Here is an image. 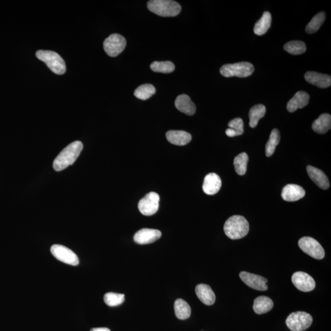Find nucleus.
<instances>
[{
  "label": "nucleus",
  "mask_w": 331,
  "mask_h": 331,
  "mask_svg": "<svg viewBox=\"0 0 331 331\" xmlns=\"http://www.w3.org/2000/svg\"><path fill=\"white\" fill-rule=\"evenodd\" d=\"M150 11L161 17H174L181 11V6L171 0H151L148 3Z\"/></svg>",
  "instance_id": "obj_3"
},
{
  "label": "nucleus",
  "mask_w": 331,
  "mask_h": 331,
  "mask_svg": "<svg viewBox=\"0 0 331 331\" xmlns=\"http://www.w3.org/2000/svg\"><path fill=\"white\" fill-rule=\"evenodd\" d=\"M126 45L125 38L119 34H112L104 40L103 47L108 56L115 57L125 49Z\"/></svg>",
  "instance_id": "obj_8"
},
{
  "label": "nucleus",
  "mask_w": 331,
  "mask_h": 331,
  "mask_svg": "<svg viewBox=\"0 0 331 331\" xmlns=\"http://www.w3.org/2000/svg\"><path fill=\"white\" fill-rule=\"evenodd\" d=\"M156 93V89L154 85L151 84H144L140 85L135 91V96L141 100H147L151 98Z\"/></svg>",
  "instance_id": "obj_29"
},
{
  "label": "nucleus",
  "mask_w": 331,
  "mask_h": 331,
  "mask_svg": "<svg viewBox=\"0 0 331 331\" xmlns=\"http://www.w3.org/2000/svg\"><path fill=\"white\" fill-rule=\"evenodd\" d=\"M304 77L308 83L319 88H328L331 85V77L329 75L308 71L305 73Z\"/></svg>",
  "instance_id": "obj_16"
},
{
  "label": "nucleus",
  "mask_w": 331,
  "mask_h": 331,
  "mask_svg": "<svg viewBox=\"0 0 331 331\" xmlns=\"http://www.w3.org/2000/svg\"><path fill=\"white\" fill-rule=\"evenodd\" d=\"M271 22L272 15L270 12L267 11L264 12L262 18L254 25V33L259 36L265 34L269 29Z\"/></svg>",
  "instance_id": "obj_24"
},
{
  "label": "nucleus",
  "mask_w": 331,
  "mask_h": 331,
  "mask_svg": "<svg viewBox=\"0 0 331 331\" xmlns=\"http://www.w3.org/2000/svg\"><path fill=\"white\" fill-rule=\"evenodd\" d=\"M36 56L56 74L61 75L66 72L65 62L59 53L53 51L40 50L37 51Z\"/></svg>",
  "instance_id": "obj_4"
},
{
  "label": "nucleus",
  "mask_w": 331,
  "mask_h": 331,
  "mask_svg": "<svg viewBox=\"0 0 331 331\" xmlns=\"http://www.w3.org/2000/svg\"><path fill=\"white\" fill-rule=\"evenodd\" d=\"M310 96L307 92L299 91L295 96L288 101L287 110L289 113H294L298 109H302L309 103Z\"/></svg>",
  "instance_id": "obj_17"
},
{
  "label": "nucleus",
  "mask_w": 331,
  "mask_h": 331,
  "mask_svg": "<svg viewBox=\"0 0 331 331\" xmlns=\"http://www.w3.org/2000/svg\"><path fill=\"white\" fill-rule=\"evenodd\" d=\"M51 253L57 260L72 266L79 265V260L77 255L69 248L62 245H53L50 248Z\"/></svg>",
  "instance_id": "obj_10"
},
{
  "label": "nucleus",
  "mask_w": 331,
  "mask_h": 331,
  "mask_svg": "<svg viewBox=\"0 0 331 331\" xmlns=\"http://www.w3.org/2000/svg\"><path fill=\"white\" fill-rule=\"evenodd\" d=\"M326 19V14L324 12H318V14L311 19V20L305 28V30L309 34L316 33L319 30L321 25L324 23Z\"/></svg>",
  "instance_id": "obj_27"
},
{
  "label": "nucleus",
  "mask_w": 331,
  "mask_h": 331,
  "mask_svg": "<svg viewBox=\"0 0 331 331\" xmlns=\"http://www.w3.org/2000/svg\"><path fill=\"white\" fill-rule=\"evenodd\" d=\"M291 281L299 291L309 292L314 290L316 286L314 279L304 272H297L292 275Z\"/></svg>",
  "instance_id": "obj_11"
},
{
  "label": "nucleus",
  "mask_w": 331,
  "mask_h": 331,
  "mask_svg": "<svg viewBox=\"0 0 331 331\" xmlns=\"http://www.w3.org/2000/svg\"><path fill=\"white\" fill-rule=\"evenodd\" d=\"M228 126L230 128L233 130L235 136L242 135L244 133V122L241 118H235L231 120L228 123Z\"/></svg>",
  "instance_id": "obj_34"
},
{
  "label": "nucleus",
  "mask_w": 331,
  "mask_h": 331,
  "mask_svg": "<svg viewBox=\"0 0 331 331\" xmlns=\"http://www.w3.org/2000/svg\"><path fill=\"white\" fill-rule=\"evenodd\" d=\"M254 66L249 62H240L226 64L222 66L220 73L225 78H247L254 72Z\"/></svg>",
  "instance_id": "obj_5"
},
{
  "label": "nucleus",
  "mask_w": 331,
  "mask_h": 331,
  "mask_svg": "<svg viewBox=\"0 0 331 331\" xmlns=\"http://www.w3.org/2000/svg\"><path fill=\"white\" fill-rule=\"evenodd\" d=\"M248 157L246 153H241L234 158V166L235 172L240 176H244L247 172Z\"/></svg>",
  "instance_id": "obj_31"
},
{
  "label": "nucleus",
  "mask_w": 331,
  "mask_h": 331,
  "mask_svg": "<svg viewBox=\"0 0 331 331\" xmlns=\"http://www.w3.org/2000/svg\"><path fill=\"white\" fill-rule=\"evenodd\" d=\"M195 291L197 297L203 304L212 305L215 303L216 297L211 286L201 283L196 286Z\"/></svg>",
  "instance_id": "obj_21"
},
{
  "label": "nucleus",
  "mask_w": 331,
  "mask_h": 331,
  "mask_svg": "<svg viewBox=\"0 0 331 331\" xmlns=\"http://www.w3.org/2000/svg\"><path fill=\"white\" fill-rule=\"evenodd\" d=\"M281 141V135L278 129H273L270 133L269 139L266 145V155L267 157H271L275 151L277 146Z\"/></svg>",
  "instance_id": "obj_28"
},
{
  "label": "nucleus",
  "mask_w": 331,
  "mask_h": 331,
  "mask_svg": "<svg viewBox=\"0 0 331 331\" xmlns=\"http://www.w3.org/2000/svg\"><path fill=\"white\" fill-rule=\"evenodd\" d=\"M160 196L155 192H150L140 200L138 209L142 214L151 216L155 214L159 208Z\"/></svg>",
  "instance_id": "obj_9"
},
{
  "label": "nucleus",
  "mask_w": 331,
  "mask_h": 331,
  "mask_svg": "<svg viewBox=\"0 0 331 331\" xmlns=\"http://www.w3.org/2000/svg\"><path fill=\"white\" fill-rule=\"evenodd\" d=\"M284 49L292 55H301L306 51V45L301 41H291L285 44Z\"/></svg>",
  "instance_id": "obj_30"
},
{
  "label": "nucleus",
  "mask_w": 331,
  "mask_h": 331,
  "mask_svg": "<svg viewBox=\"0 0 331 331\" xmlns=\"http://www.w3.org/2000/svg\"><path fill=\"white\" fill-rule=\"evenodd\" d=\"M299 247L304 253L317 260H322L325 252L322 246L315 238L310 237H302L298 242Z\"/></svg>",
  "instance_id": "obj_7"
},
{
  "label": "nucleus",
  "mask_w": 331,
  "mask_h": 331,
  "mask_svg": "<svg viewBox=\"0 0 331 331\" xmlns=\"http://www.w3.org/2000/svg\"><path fill=\"white\" fill-rule=\"evenodd\" d=\"M331 128V116L328 114H323L315 120L312 124V129L318 134H325Z\"/></svg>",
  "instance_id": "obj_23"
},
{
  "label": "nucleus",
  "mask_w": 331,
  "mask_h": 331,
  "mask_svg": "<svg viewBox=\"0 0 331 331\" xmlns=\"http://www.w3.org/2000/svg\"><path fill=\"white\" fill-rule=\"evenodd\" d=\"M161 236V232L155 229L144 228L136 232L134 241L138 244H149L154 243Z\"/></svg>",
  "instance_id": "obj_13"
},
{
  "label": "nucleus",
  "mask_w": 331,
  "mask_h": 331,
  "mask_svg": "<svg viewBox=\"0 0 331 331\" xmlns=\"http://www.w3.org/2000/svg\"><path fill=\"white\" fill-rule=\"evenodd\" d=\"M104 301L105 303L110 307L117 306L122 304L125 301V295L115 292H107L104 295Z\"/></svg>",
  "instance_id": "obj_33"
},
{
  "label": "nucleus",
  "mask_w": 331,
  "mask_h": 331,
  "mask_svg": "<svg viewBox=\"0 0 331 331\" xmlns=\"http://www.w3.org/2000/svg\"><path fill=\"white\" fill-rule=\"evenodd\" d=\"M241 279L249 287L259 291H266L267 280L262 276L243 271L240 274Z\"/></svg>",
  "instance_id": "obj_12"
},
{
  "label": "nucleus",
  "mask_w": 331,
  "mask_h": 331,
  "mask_svg": "<svg viewBox=\"0 0 331 331\" xmlns=\"http://www.w3.org/2000/svg\"><path fill=\"white\" fill-rule=\"evenodd\" d=\"M222 187V180L217 174L210 173L204 180L203 189L206 195H214L219 192Z\"/></svg>",
  "instance_id": "obj_15"
},
{
  "label": "nucleus",
  "mask_w": 331,
  "mask_h": 331,
  "mask_svg": "<svg viewBox=\"0 0 331 331\" xmlns=\"http://www.w3.org/2000/svg\"><path fill=\"white\" fill-rule=\"evenodd\" d=\"M307 171L308 176L310 177L311 180L316 183L320 189L327 190L330 186L328 178L327 177L325 174L319 169L308 166Z\"/></svg>",
  "instance_id": "obj_18"
},
{
  "label": "nucleus",
  "mask_w": 331,
  "mask_h": 331,
  "mask_svg": "<svg viewBox=\"0 0 331 331\" xmlns=\"http://www.w3.org/2000/svg\"><path fill=\"white\" fill-rule=\"evenodd\" d=\"M90 331H111V330L107 327H97V328L91 329Z\"/></svg>",
  "instance_id": "obj_35"
},
{
  "label": "nucleus",
  "mask_w": 331,
  "mask_h": 331,
  "mask_svg": "<svg viewBox=\"0 0 331 331\" xmlns=\"http://www.w3.org/2000/svg\"><path fill=\"white\" fill-rule=\"evenodd\" d=\"M313 318L304 311H297L289 315L286 324L292 331H304L311 326Z\"/></svg>",
  "instance_id": "obj_6"
},
{
  "label": "nucleus",
  "mask_w": 331,
  "mask_h": 331,
  "mask_svg": "<svg viewBox=\"0 0 331 331\" xmlns=\"http://www.w3.org/2000/svg\"><path fill=\"white\" fill-rule=\"evenodd\" d=\"M83 149L81 141H75L60 153L53 161V167L56 171H61L75 163Z\"/></svg>",
  "instance_id": "obj_1"
},
{
  "label": "nucleus",
  "mask_w": 331,
  "mask_h": 331,
  "mask_svg": "<svg viewBox=\"0 0 331 331\" xmlns=\"http://www.w3.org/2000/svg\"><path fill=\"white\" fill-rule=\"evenodd\" d=\"M273 307V302L272 299L265 296L258 297L254 300L253 310L257 314L267 313L272 310Z\"/></svg>",
  "instance_id": "obj_22"
},
{
  "label": "nucleus",
  "mask_w": 331,
  "mask_h": 331,
  "mask_svg": "<svg viewBox=\"0 0 331 331\" xmlns=\"http://www.w3.org/2000/svg\"><path fill=\"white\" fill-rule=\"evenodd\" d=\"M266 108L263 104H257L251 108L249 112L251 128H255L259 120L265 116Z\"/></svg>",
  "instance_id": "obj_26"
},
{
  "label": "nucleus",
  "mask_w": 331,
  "mask_h": 331,
  "mask_svg": "<svg viewBox=\"0 0 331 331\" xmlns=\"http://www.w3.org/2000/svg\"><path fill=\"white\" fill-rule=\"evenodd\" d=\"M153 71L161 73H171L175 69V66L171 62H154L151 65Z\"/></svg>",
  "instance_id": "obj_32"
},
{
  "label": "nucleus",
  "mask_w": 331,
  "mask_h": 331,
  "mask_svg": "<svg viewBox=\"0 0 331 331\" xmlns=\"http://www.w3.org/2000/svg\"><path fill=\"white\" fill-rule=\"evenodd\" d=\"M305 195L303 188L296 184L286 185L282 192L283 199L288 202L297 201L303 198Z\"/></svg>",
  "instance_id": "obj_14"
},
{
  "label": "nucleus",
  "mask_w": 331,
  "mask_h": 331,
  "mask_svg": "<svg viewBox=\"0 0 331 331\" xmlns=\"http://www.w3.org/2000/svg\"><path fill=\"white\" fill-rule=\"evenodd\" d=\"M176 317L180 320H186L190 317L192 310L189 304L182 299H178L174 303Z\"/></svg>",
  "instance_id": "obj_25"
},
{
  "label": "nucleus",
  "mask_w": 331,
  "mask_h": 331,
  "mask_svg": "<svg viewBox=\"0 0 331 331\" xmlns=\"http://www.w3.org/2000/svg\"><path fill=\"white\" fill-rule=\"evenodd\" d=\"M166 136L169 142L176 145H186L192 139L190 133L180 130H171L167 133Z\"/></svg>",
  "instance_id": "obj_20"
},
{
  "label": "nucleus",
  "mask_w": 331,
  "mask_h": 331,
  "mask_svg": "<svg viewBox=\"0 0 331 331\" xmlns=\"http://www.w3.org/2000/svg\"><path fill=\"white\" fill-rule=\"evenodd\" d=\"M224 231L231 240H240L248 233L249 224L243 216L233 215L226 221Z\"/></svg>",
  "instance_id": "obj_2"
},
{
  "label": "nucleus",
  "mask_w": 331,
  "mask_h": 331,
  "mask_svg": "<svg viewBox=\"0 0 331 331\" xmlns=\"http://www.w3.org/2000/svg\"><path fill=\"white\" fill-rule=\"evenodd\" d=\"M175 106L181 113L188 116H193L196 113L195 104L187 95H180L178 96L175 101Z\"/></svg>",
  "instance_id": "obj_19"
}]
</instances>
